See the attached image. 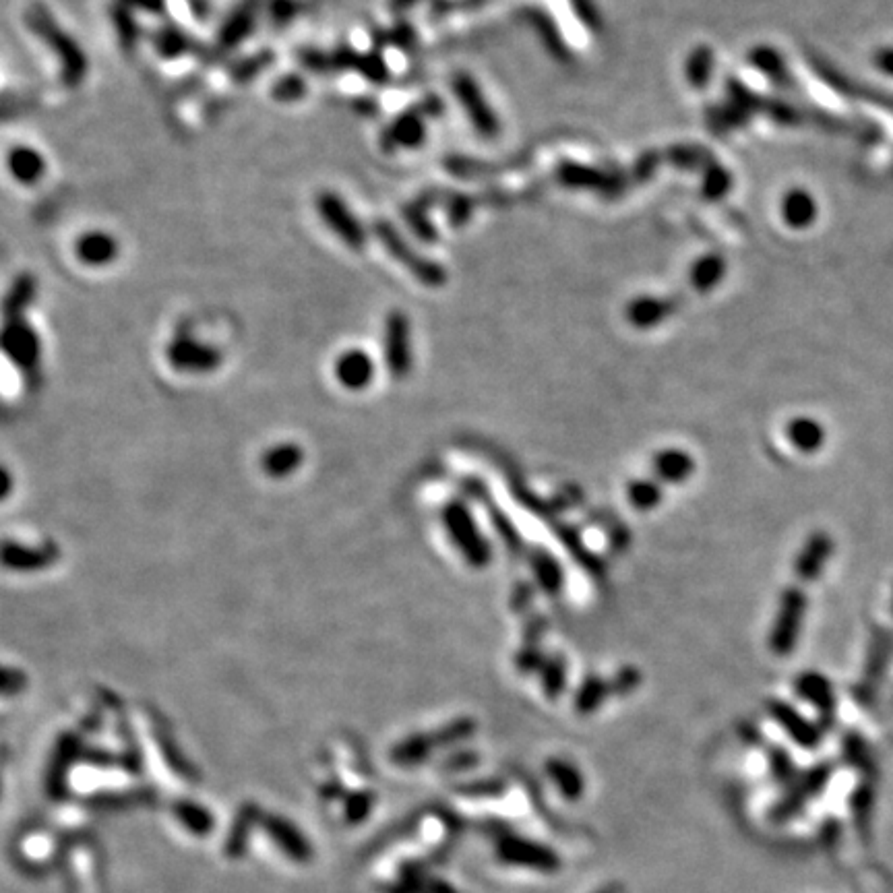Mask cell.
<instances>
[{
	"instance_id": "6da1fadb",
	"label": "cell",
	"mask_w": 893,
	"mask_h": 893,
	"mask_svg": "<svg viewBox=\"0 0 893 893\" xmlns=\"http://www.w3.org/2000/svg\"><path fill=\"white\" fill-rule=\"evenodd\" d=\"M23 21L42 44H46L56 56L60 65V81L67 89H77L83 85L89 73V60L79 42L58 25L54 15L42 5L32 3L27 7Z\"/></svg>"
},
{
	"instance_id": "7a4b0ae2",
	"label": "cell",
	"mask_w": 893,
	"mask_h": 893,
	"mask_svg": "<svg viewBox=\"0 0 893 893\" xmlns=\"http://www.w3.org/2000/svg\"><path fill=\"white\" fill-rule=\"evenodd\" d=\"M445 532L449 534L453 546L459 550L461 557L474 569L488 567L492 559V550L484 534L478 530L476 521L468 509V505L451 501L443 507L441 513Z\"/></svg>"
},
{
	"instance_id": "3957f363",
	"label": "cell",
	"mask_w": 893,
	"mask_h": 893,
	"mask_svg": "<svg viewBox=\"0 0 893 893\" xmlns=\"http://www.w3.org/2000/svg\"><path fill=\"white\" fill-rule=\"evenodd\" d=\"M375 234L383 242L387 253L395 261L402 263L420 284H424L428 288H441L447 282L445 269L439 263L428 261L426 257H422L414 249H410V244L389 222H383V220L375 222Z\"/></svg>"
},
{
	"instance_id": "277c9868",
	"label": "cell",
	"mask_w": 893,
	"mask_h": 893,
	"mask_svg": "<svg viewBox=\"0 0 893 893\" xmlns=\"http://www.w3.org/2000/svg\"><path fill=\"white\" fill-rule=\"evenodd\" d=\"M805 612H807L805 592L800 588H786L780 598L772 633H769V650L776 656H788L794 652L800 637V629H803Z\"/></svg>"
},
{
	"instance_id": "5b68a950",
	"label": "cell",
	"mask_w": 893,
	"mask_h": 893,
	"mask_svg": "<svg viewBox=\"0 0 893 893\" xmlns=\"http://www.w3.org/2000/svg\"><path fill=\"white\" fill-rule=\"evenodd\" d=\"M891 656H893V633L887 631L885 627H875L871 631L869 652H867L865 670H862V679L852 689L856 703L871 705L875 701V697L885 681Z\"/></svg>"
},
{
	"instance_id": "8992f818",
	"label": "cell",
	"mask_w": 893,
	"mask_h": 893,
	"mask_svg": "<svg viewBox=\"0 0 893 893\" xmlns=\"http://www.w3.org/2000/svg\"><path fill=\"white\" fill-rule=\"evenodd\" d=\"M317 211H319V218L323 220V224L346 246H350L352 251L364 249L366 232H364L362 224L358 222L354 211L346 205V201L340 195L333 191L319 193Z\"/></svg>"
},
{
	"instance_id": "52a82bcc",
	"label": "cell",
	"mask_w": 893,
	"mask_h": 893,
	"mask_svg": "<svg viewBox=\"0 0 893 893\" xmlns=\"http://www.w3.org/2000/svg\"><path fill=\"white\" fill-rule=\"evenodd\" d=\"M453 91L461 108L466 110L474 129L478 131V135L484 139H497L501 133L499 116L492 112L476 79L470 73H455Z\"/></svg>"
},
{
	"instance_id": "ba28073f",
	"label": "cell",
	"mask_w": 893,
	"mask_h": 893,
	"mask_svg": "<svg viewBox=\"0 0 893 893\" xmlns=\"http://www.w3.org/2000/svg\"><path fill=\"white\" fill-rule=\"evenodd\" d=\"M497 856L505 862V865L532 869L540 873H554L561 869V858L552 848L517 836L501 838L497 842Z\"/></svg>"
},
{
	"instance_id": "9c48e42d",
	"label": "cell",
	"mask_w": 893,
	"mask_h": 893,
	"mask_svg": "<svg viewBox=\"0 0 893 893\" xmlns=\"http://www.w3.org/2000/svg\"><path fill=\"white\" fill-rule=\"evenodd\" d=\"M831 772H834V767L827 763H821V765H815L813 769H809L807 774L796 778L788 786L786 796L774 807V813H772L774 819L784 821V819H790L792 815H796L809 803V800H813L827 786Z\"/></svg>"
},
{
	"instance_id": "30bf717a",
	"label": "cell",
	"mask_w": 893,
	"mask_h": 893,
	"mask_svg": "<svg viewBox=\"0 0 893 893\" xmlns=\"http://www.w3.org/2000/svg\"><path fill=\"white\" fill-rule=\"evenodd\" d=\"M385 362L395 379H402L412 368L410 321L404 311H391L385 321Z\"/></svg>"
},
{
	"instance_id": "8fae6325",
	"label": "cell",
	"mask_w": 893,
	"mask_h": 893,
	"mask_svg": "<svg viewBox=\"0 0 893 893\" xmlns=\"http://www.w3.org/2000/svg\"><path fill=\"white\" fill-rule=\"evenodd\" d=\"M261 13H263V0H240L220 25L218 42H215L218 52L220 54L232 52L246 38H251Z\"/></svg>"
},
{
	"instance_id": "7c38bea8",
	"label": "cell",
	"mask_w": 893,
	"mask_h": 893,
	"mask_svg": "<svg viewBox=\"0 0 893 893\" xmlns=\"http://www.w3.org/2000/svg\"><path fill=\"white\" fill-rule=\"evenodd\" d=\"M794 689L796 693L803 697L805 701H809L815 710L819 712V722L821 726H827V730L834 726L836 722V693L831 683L825 679L823 674L819 672H803L796 676L794 681Z\"/></svg>"
},
{
	"instance_id": "4fadbf2b",
	"label": "cell",
	"mask_w": 893,
	"mask_h": 893,
	"mask_svg": "<svg viewBox=\"0 0 893 893\" xmlns=\"http://www.w3.org/2000/svg\"><path fill=\"white\" fill-rule=\"evenodd\" d=\"M767 712L772 716L792 741L803 749H817L821 743V730L811 724L807 718L800 716L792 705L780 699L767 701Z\"/></svg>"
},
{
	"instance_id": "5bb4252c",
	"label": "cell",
	"mask_w": 893,
	"mask_h": 893,
	"mask_svg": "<svg viewBox=\"0 0 893 893\" xmlns=\"http://www.w3.org/2000/svg\"><path fill=\"white\" fill-rule=\"evenodd\" d=\"M426 139V122L424 114L420 110H410L399 114L391 127L385 131L381 145L385 151L393 149H416Z\"/></svg>"
},
{
	"instance_id": "9a60e30c",
	"label": "cell",
	"mask_w": 893,
	"mask_h": 893,
	"mask_svg": "<svg viewBox=\"0 0 893 893\" xmlns=\"http://www.w3.org/2000/svg\"><path fill=\"white\" fill-rule=\"evenodd\" d=\"M834 554V540L825 532H815L807 538L803 550L798 552L794 571L800 581H817L821 571L825 569V563Z\"/></svg>"
},
{
	"instance_id": "2e32d148",
	"label": "cell",
	"mask_w": 893,
	"mask_h": 893,
	"mask_svg": "<svg viewBox=\"0 0 893 893\" xmlns=\"http://www.w3.org/2000/svg\"><path fill=\"white\" fill-rule=\"evenodd\" d=\"M676 306H679V302L672 298L639 296L627 304L625 317L635 329H652L670 319L676 311Z\"/></svg>"
},
{
	"instance_id": "e0dca14e",
	"label": "cell",
	"mask_w": 893,
	"mask_h": 893,
	"mask_svg": "<svg viewBox=\"0 0 893 893\" xmlns=\"http://www.w3.org/2000/svg\"><path fill=\"white\" fill-rule=\"evenodd\" d=\"M75 257L87 267H106L118 257V240L104 230L85 232L75 242Z\"/></svg>"
},
{
	"instance_id": "ac0fdd59",
	"label": "cell",
	"mask_w": 893,
	"mask_h": 893,
	"mask_svg": "<svg viewBox=\"0 0 893 893\" xmlns=\"http://www.w3.org/2000/svg\"><path fill=\"white\" fill-rule=\"evenodd\" d=\"M7 170L23 187H36L46 176V160L36 147L15 145L7 156Z\"/></svg>"
},
{
	"instance_id": "d6986e66",
	"label": "cell",
	"mask_w": 893,
	"mask_h": 893,
	"mask_svg": "<svg viewBox=\"0 0 893 893\" xmlns=\"http://www.w3.org/2000/svg\"><path fill=\"white\" fill-rule=\"evenodd\" d=\"M335 375L344 387H348L352 391H360V389L371 385V381L375 377V362H373L371 354H366L362 350H348L340 358H337Z\"/></svg>"
},
{
	"instance_id": "ffe728a7",
	"label": "cell",
	"mask_w": 893,
	"mask_h": 893,
	"mask_svg": "<svg viewBox=\"0 0 893 893\" xmlns=\"http://www.w3.org/2000/svg\"><path fill=\"white\" fill-rule=\"evenodd\" d=\"M652 470L658 482L685 484L695 472V461L683 449H664L656 453L652 461Z\"/></svg>"
},
{
	"instance_id": "44dd1931",
	"label": "cell",
	"mask_w": 893,
	"mask_h": 893,
	"mask_svg": "<svg viewBox=\"0 0 893 893\" xmlns=\"http://www.w3.org/2000/svg\"><path fill=\"white\" fill-rule=\"evenodd\" d=\"M544 769H546L550 782L554 784V788L559 790V794L565 800H569V803H577V800H581V796L585 792V780H583V774L573 763L559 759V757H552L546 761Z\"/></svg>"
},
{
	"instance_id": "7402d4cb",
	"label": "cell",
	"mask_w": 893,
	"mask_h": 893,
	"mask_svg": "<svg viewBox=\"0 0 893 893\" xmlns=\"http://www.w3.org/2000/svg\"><path fill=\"white\" fill-rule=\"evenodd\" d=\"M530 565L540 588L550 596H557L565 583V573L559 561L554 559L548 550L534 548L530 552Z\"/></svg>"
},
{
	"instance_id": "603a6c76",
	"label": "cell",
	"mask_w": 893,
	"mask_h": 893,
	"mask_svg": "<svg viewBox=\"0 0 893 893\" xmlns=\"http://www.w3.org/2000/svg\"><path fill=\"white\" fill-rule=\"evenodd\" d=\"M151 42H153V48H156V52L162 58H166V60L180 58V56L189 54L195 48L193 38L187 32H184V29L174 25V23H166V25L158 27L156 32H153V36H151Z\"/></svg>"
},
{
	"instance_id": "cb8c5ba5",
	"label": "cell",
	"mask_w": 893,
	"mask_h": 893,
	"mask_svg": "<svg viewBox=\"0 0 893 893\" xmlns=\"http://www.w3.org/2000/svg\"><path fill=\"white\" fill-rule=\"evenodd\" d=\"M786 437L800 453H815L825 441V430L813 418H794L786 426Z\"/></svg>"
},
{
	"instance_id": "d4e9b609",
	"label": "cell",
	"mask_w": 893,
	"mask_h": 893,
	"mask_svg": "<svg viewBox=\"0 0 893 893\" xmlns=\"http://www.w3.org/2000/svg\"><path fill=\"white\" fill-rule=\"evenodd\" d=\"M110 19L120 48L125 52H133L141 40V25L135 17V11L116 0L110 9Z\"/></svg>"
},
{
	"instance_id": "484cf974",
	"label": "cell",
	"mask_w": 893,
	"mask_h": 893,
	"mask_svg": "<svg viewBox=\"0 0 893 893\" xmlns=\"http://www.w3.org/2000/svg\"><path fill=\"white\" fill-rule=\"evenodd\" d=\"M437 749L433 732L412 734L393 749V761L399 765H420Z\"/></svg>"
},
{
	"instance_id": "4316f807",
	"label": "cell",
	"mask_w": 893,
	"mask_h": 893,
	"mask_svg": "<svg viewBox=\"0 0 893 893\" xmlns=\"http://www.w3.org/2000/svg\"><path fill=\"white\" fill-rule=\"evenodd\" d=\"M610 693V685L602 679V676L590 674L588 679L581 683V687L577 689V695L573 699L575 712L579 716H592L600 710V705L606 701Z\"/></svg>"
},
{
	"instance_id": "83f0119b",
	"label": "cell",
	"mask_w": 893,
	"mask_h": 893,
	"mask_svg": "<svg viewBox=\"0 0 893 893\" xmlns=\"http://www.w3.org/2000/svg\"><path fill=\"white\" fill-rule=\"evenodd\" d=\"M724 269V261L718 255H705L691 265L689 282L697 292H710L720 284Z\"/></svg>"
},
{
	"instance_id": "f1b7e54d",
	"label": "cell",
	"mask_w": 893,
	"mask_h": 893,
	"mask_svg": "<svg viewBox=\"0 0 893 893\" xmlns=\"http://www.w3.org/2000/svg\"><path fill=\"white\" fill-rule=\"evenodd\" d=\"M3 342H5V348L19 360H32L38 352L34 331L21 321H15L7 327L5 335H3Z\"/></svg>"
},
{
	"instance_id": "f546056e",
	"label": "cell",
	"mask_w": 893,
	"mask_h": 893,
	"mask_svg": "<svg viewBox=\"0 0 893 893\" xmlns=\"http://www.w3.org/2000/svg\"><path fill=\"white\" fill-rule=\"evenodd\" d=\"M170 356L174 362L182 364V366H211L215 360H218V354H215L211 348H205L189 337H180L170 348Z\"/></svg>"
},
{
	"instance_id": "4dcf8cb0",
	"label": "cell",
	"mask_w": 893,
	"mask_h": 893,
	"mask_svg": "<svg viewBox=\"0 0 893 893\" xmlns=\"http://www.w3.org/2000/svg\"><path fill=\"white\" fill-rule=\"evenodd\" d=\"M685 75L691 87L705 89L714 75V52L705 46L695 48L687 58Z\"/></svg>"
},
{
	"instance_id": "1f68e13d",
	"label": "cell",
	"mask_w": 893,
	"mask_h": 893,
	"mask_svg": "<svg viewBox=\"0 0 893 893\" xmlns=\"http://www.w3.org/2000/svg\"><path fill=\"white\" fill-rule=\"evenodd\" d=\"M842 753L846 757V761L856 767L858 772L873 776L875 774V761L869 749V743L856 732H848L842 741Z\"/></svg>"
},
{
	"instance_id": "d6a6232c",
	"label": "cell",
	"mask_w": 893,
	"mask_h": 893,
	"mask_svg": "<svg viewBox=\"0 0 893 893\" xmlns=\"http://www.w3.org/2000/svg\"><path fill=\"white\" fill-rule=\"evenodd\" d=\"M559 180L571 189H602L608 184L606 176L594 168H585L577 164H565L559 168Z\"/></svg>"
},
{
	"instance_id": "836d02e7",
	"label": "cell",
	"mask_w": 893,
	"mask_h": 893,
	"mask_svg": "<svg viewBox=\"0 0 893 893\" xmlns=\"http://www.w3.org/2000/svg\"><path fill=\"white\" fill-rule=\"evenodd\" d=\"M542 689L548 699H557L567 685V664L561 656L546 658L542 664Z\"/></svg>"
},
{
	"instance_id": "e575fe53",
	"label": "cell",
	"mask_w": 893,
	"mask_h": 893,
	"mask_svg": "<svg viewBox=\"0 0 893 893\" xmlns=\"http://www.w3.org/2000/svg\"><path fill=\"white\" fill-rule=\"evenodd\" d=\"M627 499L637 511H652L662 501V488L654 480H635L627 488Z\"/></svg>"
},
{
	"instance_id": "d590c367",
	"label": "cell",
	"mask_w": 893,
	"mask_h": 893,
	"mask_svg": "<svg viewBox=\"0 0 893 893\" xmlns=\"http://www.w3.org/2000/svg\"><path fill=\"white\" fill-rule=\"evenodd\" d=\"M873 807H875V794L871 784H858V788L852 794V815L858 831H862V834H867L871 827Z\"/></svg>"
},
{
	"instance_id": "8d00e7d4",
	"label": "cell",
	"mask_w": 893,
	"mask_h": 893,
	"mask_svg": "<svg viewBox=\"0 0 893 893\" xmlns=\"http://www.w3.org/2000/svg\"><path fill=\"white\" fill-rule=\"evenodd\" d=\"M476 732V722L472 718H457L449 724H445L441 730L433 732V738L437 747H451L457 743H464L468 738H472Z\"/></svg>"
},
{
	"instance_id": "74e56055",
	"label": "cell",
	"mask_w": 893,
	"mask_h": 893,
	"mask_svg": "<svg viewBox=\"0 0 893 893\" xmlns=\"http://www.w3.org/2000/svg\"><path fill=\"white\" fill-rule=\"evenodd\" d=\"M34 294H36V280H34V277L27 275V273L19 275L17 280H15V284H13V288H11V292L7 294V300H5L7 313L13 315V317L19 315L23 306H27L29 300L34 298Z\"/></svg>"
},
{
	"instance_id": "f35d334b",
	"label": "cell",
	"mask_w": 893,
	"mask_h": 893,
	"mask_svg": "<svg viewBox=\"0 0 893 893\" xmlns=\"http://www.w3.org/2000/svg\"><path fill=\"white\" fill-rule=\"evenodd\" d=\"M302 11L300 0H263V13L275 27L290 25Z\"/></svg>"
},
{
	"instance_id": "ab89813d",
	"label": "cell",
	"mask_w": 893,
	"mask_h": 893,
	"mask_svg": "<svg viewBox=\"0 0 893 893\" xmlns=\"http://www.w3.org/2000/svg\"><path fill=\"white\" fill-rule=\"evenodd\" d=\"M304 94H306V81L294 73L280 77L271 87V96L277 102H286V104L302 100Z\"/></svg>"
},
{
	"instance_id": "60d3db41",
	"label": "cell",
	"mask_w": 893,
	"mask_h": 893,
	"mask_svg": "<svg viewBox=\"0 0 893 893\" xmlns=\"http://www.w3.org/2000/svg\"><path fill=\"white\" fill-rule=\"evenodd\" d=\"M769 767H772V774L778 782L782 784H792L796 780V769L794 763L790 759V755L784 749H772L769 751Z\"/></svg>"
},
{
	"instance_id": "b9f144b4",
	"label": "cell",
	"mask_w": 893,
	"mask_h": 893,
	"mask_svg": "<svg viewBox=\"0 0 893 893\" xmlns=\"http://www.w3.org/2000/svg\"><path fill=\"white\" fill-rule=\"evenodd\" d=\"M271 58H273L271 52H263V54H257V56L244 58V60H240L238 65H234L232 75H234V79H238V81L253 79V77L259 75L263 69H267V65L271 63Z\"/></svg>"
},
{
	"instance_id": "7bdbcfd3",
	"label": "cell",
	"mask_w": 893,
	"mask_h": 893,
	"mask_svg": "<svg viewBox=\"0 0 893 893\" xmlns=\"http://www.w3.org/2000/svg\"><path fill=\"white\" fill-rule=\"evenodd\" d=\"M356 69H358L366 79H371V81H375V83H383V81L387 79L385 63H383V58L377 56V54L360 56L358 67H356Z\"/></svg>"
},
{
	"instance_id": "ee69618b",
	"label": "cell",
	"mask_w": 893,
	"mask_h": 893,
	"mask_svg": "<svg viewBox=\"0 0 893 893\" xmlns=\"http://www.w3.org/2000/svg\"><path fill=\"white\" fill-rule=\"evenodd\" d=\"M406 220H408V224L414 228V232L422 238V240H426V242H430V240H437V232H435V228H433V224H428V220H426V215H424V211H420L418 207H412V209H408V213H406Z\"/></svg>"
},
{
	"instance_id": "f6af8a7d",
	"label": "cell",
	"mask_w": 893,
	"mask_h": 893,
	"mask_svg": "<svg viewBox=\"0 0 893 893\" xmlns=\"http://www.w3.org/2000/svg\"><path fill=\"white\" fill-rule=\"evenodd\" d=\"M639 681H641V676H639V672L635 668H623L612 679L610 691L617 693V695H627V693H631L639 685Z\"/></svg>"
},
{
	"instance_id": "bcb514c9",
	"label": "cell",
	"mask_w": 893,
	"mask_h": 893,
	"mask_svg": "<svg viewBox=\"0 0 893 893\" xmlns=\"http://www.w3.org/2000/svg\"><path fill=\"white\" fill-rule=\"evenodd\" d=\"M726 180H728L726 172H722V170H718V168L710 170V172H707V176H705V182H703V193H705L707 197H712V199L718 197V195H722V193L728 189Z\"/></svg>"
},
{
	"instance_id": "7dc6e473",
	"label": "cell",
	"mask_w": 893,
	"mask_h": 893,
	"mask_svg": "<svg viewBox=\"0 0 893 893\" xmlns=\"http://www.w3.org/2000/svg\"><path fill=\"white\" fill-rule=\"evenodd\" d=\"M118 3L127 5L133 11L149 13V15H164L168 9L166 0H118Z\"/></svg>"
},
{
	"instance_id": "c3c4849f",
	"label": "cell",
	"mask_w": 893,
	"mask_h": 893,
	"mask_svg": "<svg viewBox=\"0 0 893 893\" xmlns=\"http://www.w3.org/2000/svg\"><path fill=\"white\" fill-rule=\"evenodd\" d=\"M449 213H451V224H453V226L466 224V222L470 220V213H472V207H470L468 197H457L455 201H451Z\"/></svg>"
},
{
	"instance_id": "681fc988",
	"label": "cell",
	"mask_w": 893,
	"mask_h": 893,
	"mask_svg": "<svg viewBox=\"0 0 893 893\" xmlns=\"http://www.w3.org/2000/svg\"><path fill=\"white\" fill-rule=\"evenodd\" d=\"M187 5L197 21H205L209 17V0H187Z\"/></svg>"
},
{
	"instance_id": "f907efd6",
	"label": "cell",
	"mask_w": 893,
	"mask_h": 893,
	"mask_svg": "<svg viewBox=\"0 0 893 893\" xmlns=\"http://www.w3.org/2000/svg\"><path fill=\"white\" fill-rule=\"evenodd\" d=\"M414 3V0H395V5L399 7V9H404V7H410Z\"/></svg>"
},
{
	"instance_id": "816d5d0a",
	"label": "cell",
	"mask_w": 893,
	"mask_h": 893,
	"mask_svg": "<svg viewBox=\"0 0 893 893\" xmlns=\"http://www.w3.org/2000/svg\"><path fill=\"white\" fill-rule=\"evenodd\" d=\"M598 893H621L617 887H608V889H602V891H598Z\"/></svg>"
},
{
	"instance_id": "f5cc1de1",
	"label": "cell",
	"mask_w": 893,
	"mask_h": 893,
	"mask_svg": "<svg viewBox=\"0 0 893 893\" xmlns=\"http://www.w3.org/2000/svg\"><path fill=\"white\" fill-rule=\"evenodd\" d=\"M891 612H893V596H891Z\"/></svg>"
}]
</instances>
